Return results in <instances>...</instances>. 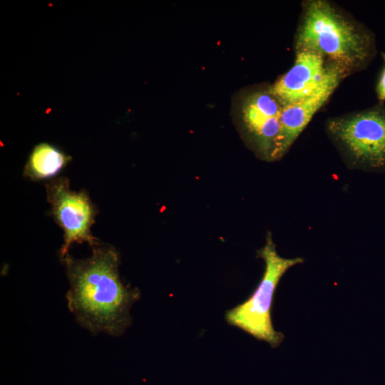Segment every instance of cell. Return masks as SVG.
<instances>
[{
  "label": "cell",
  "mask_w": 385,
  "mask_h": 385,
  "mask_svg": "<svg viewBox=\"0 0 385 385\" xmlns=\"http://www.w3.org/2000/svg\"><path fill=\"white\" fill-rule=\"evenodd\" d=\"M91 250L86 259L69 254L61 259L69 282L68 308L93 335L121 336L132 323L130 309L140 292L122 282L120 256L114 247L99 242Z\"/></svg>",
  "instance_id": "cell-1"
},
{
  "label": "cell",
  "mask_w": 385,
  "mask_h": 385,
  "mask_svg": "<svg viewBox=\"0 0 385 385\" xmlns=\"http://www.w3.org/2000/svg\"><path fill=\"white\" fill-rule=\"evenodd\" d=\"M295 50L322 55L348 75L365 69L376 55L374 34L327 0L302 4Z\"/></svg>",
  "instance_id": "cell-2"
},
{
  "label": "cell",
  "mask_w": 385,
  "mask_h": 385,
  "mask_svg": "<svg viewBox=\"0 0 385 385\" xmlns=\"http://www.w3.org/2000/svg\"><path fill=\"white\" fill-rule=\"evenodd\" d=\"M326 132L349 168L385 172V104L329 118Z\"/></svg>",
  "instance_id": "cell-3"
},
{
  "label": "cell",
  "mask_w": 385,
  "mask_h": 385,
  "mask_svg": "<svg viewBox=\"0 0 385 385\" xmlns=\"http://www.w3.org/2000/svg\"><path fill=\"white\" fill-rule=\"evenodd\" d=\"M257 255L265 264L262 277L247 299L226 312L225 319L229 324L276 348L282 342L284 336L274 329L272 322L274 292L285 272L292 267L302 263L304 260L281 257L276 250L270 232L267 235L265 245L258 250Z\"/></svg>",
  "instance_id": "cell-4"
},
{
  "label": "cell",
  "mask_w": 385,
  "mask_h": 385,
  "mask_svg": "<svg viewBox=\"0 0 385 385\" xmlns=\"http://www.w3.org/2000/svg\"><path fill=\"white\" fill-rule=\"evenodd\" d=\"M282 109L269 85L245 89L237 98L234 112L240 128L251 149L262 160H275Z\"/></svg>",
  "instance_id": "cell-5"
},
{
  "label": "cell",
  "mask_w": 385,
  "mask_h": 385,
  "mask_svg": "<svg viewBox=\"0 0 385 385\" xmlns=\"http://www.w3.org/2000/svg\"><path fill=\"white\" fill-rule=\"evenodd\" d=\"M46 193L51 214L63 231L61 259L68 254L75 242H86L91 247L99 242L91 234L96 208L86 192L71 190L69 180L58 177L46 184Z\"/></svg>",
  "instance_id": "cell-6"
},
{
  "label": "cell",
  "mask_w": 385,
  "mask_h": 385,
  "mask_svg": "<svg viewBox=\"0 0 385 385\" xmlns=\"http://www.w3.org/2000/svg\"><path fill=\"white\" fill-rule=\"evenodd\" d=\"M337 69L342 68L316 52L296 51L293 66L272 85V89L283 106L290 105L309 96Z\"/></svg>",
  "instance_id": "cell-7"
},
{
  "label": "cell",
  "mask_w": 385,
  "mask_h": 385,
  "mask_svg": "<svg viewBox=\"0 0 385 385\" xmlns=\"http://www.w3.org/2000/svg\"><path fill=\"white\" fill-rule=\"evenodd\" d=\"M348 75L337 69L309 96L283 106L275 160L282 158L316 112L328 101L341 81Z\"/></svg>",
  "instance_id": "cell-8"
},
{
  "label": "cell",
  "mask_w": 385,
  "mask_h": 385,
  "mask_svg": "<svg viewBox=\"0 0 385 385\" xmlns=\"http://www.w3.org/2000/svg\"><path fill=\"white\" fill-rule=\"evenodd\" d=\"M71 160V156L56 145L41 142L30 153L24 175L31 180L48 179L58 174Z\"/></svg>",
  "instance_id": "cell-9"
},
{
  "label": "cell",
  "mask_w": 385,
  "mask_h": 385,
  "mask_svg": "<svg viewBox=\"0 0 385 385\" xmlns=\"http://www.w3.org/2000/svg\"><path fill=\"white\" fill-rule=\"evenodd\" d=\"M381 56L384 60V66L376 85V93L379 102L384 103L385 101V53H382Z\"/></svg>",
  "instance_id": "cell-10"
}]
</instances>
